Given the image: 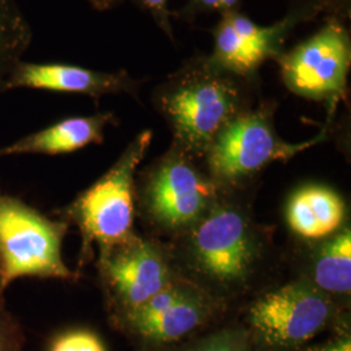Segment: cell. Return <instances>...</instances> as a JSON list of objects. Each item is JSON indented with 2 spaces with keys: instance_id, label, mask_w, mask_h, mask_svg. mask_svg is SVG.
<instances>
[{
  "instance_id": "1",
  "label": "cell",
  "mask_w": 351,
  "mask_h": 351,
  "mask_svg": "<svg viewBox=\"0 0 351 351\" xmlns=\"http://www.w3.org/2000/svg\"><path fill=\"white\" fill-rule=\"evenodd\" d=\"M258 88L215 68L207 55H197L155 88L152 101L171 128L176 147L194 158L204 156L223 128L250 110Z\"/></svg>"
},
{
  "instance_id": "2",
  "label": "cell",
  "mask_w": 351,
  "mask_h": 351,
  "mask_svg": "<svg viewBox=\"0 0 351 351\" xmlns=\"http://www.w3.org/2000/svg\"><path fill=\"white\" fill-rule=\"evenodd\" d=\"M151 139V130L139 133L107 173L59 211L60 220L78 226L82 234V258L94 242L104 249L134 236V177Z\"/></svg>"
},
{
  "instance_id": "3",
  "label": "cell",
  "mask_w": 351,
  "mask_h": 351,
  "mask_svg": "<svg viewBox=\"0 0 351 351\" xmlns=\"http://www.w3.org/2000/svg\"><path fill=\"white\" fill-rule=\"evenodd\" d=\"M189 230L188 263L203 282L230 293L250 280L262 247L245 213L233 206L216 203Z\"/></svg>"
},
{
  "instance_id": "4",
  "label": "cell",
  "mask_w": 351,
  "mask_h": 351,
  "mask_svg": "<svg viewBox=\"0 0 351 351\" xmlns=\"http://www.w3.org/2000/svg\"><path fill=\"white\" fill-rule=\"evenodd\" d=\"M68 230L25 202L0 194V297L20 277L75 280L62 256Z\"/></svg>"
},
{
  "instance_id": "5",
  "label": "cell",
  "mask_w": 351,
  "mask_h": 351,
  "mask_svg": "<svg viewBox=\"0 0 351 351\" xmlns=\"http://www.w3.org/2000/svg\"><path fill=\"white\" fill-rule=\"evenodd\" d=\"M275 104L264 101L241 113L213 139L204 159L216 181L237 184L275 162H287L326 139L323 130L315 138L289 143L280 138L275 124Z\"/></svg>"
},
{
  "instance_id": "6",
  "label": "cell",
  "mask_w": 351,
  "mask_h": 351,
  "mask_svg": "<svg viewBox=\"0 0 351 351\" xmlns=\"http://www.w3.org/2000/svg\"><path fill=\"white\" fill-rule=\"evenodd\" d=\"M278 73L290 93L326 103L329 114L346 98L351 68V34L346 21L326 19L313 36L277 58Z\"/></svg>"
},
{
  "instance_id": "7",
  "label": "cell",
  "mask_w": 351,
  "mask_h": 351,
  "mask_svg": "<svg viewBox=\"0 0 351 351\" xmlns=\"http://www.w3.org/2000/svg\"><path fill=\"white\" fill-rule=\"evenodd\" d=\"M329 295L307 281L277 289L254 302L247 314L254 351H295L335 320Z\"/></svg>"
},
{
  "instance_id": "8",
  "label": "cell",
  "mask_w": 351,
  "mask_h": 351,
  "mask_svg": "<svg viewBox=\"0 0 351 351\" xmlns=\"http://www.w3.org/2000/svg\"><path fill=\"white\" fill-rule=\"evenodd\" d=\"M151 220L165 230H189L216 204L213 181L173 147L151 169L143 197Z\"/></svg>"
},
{
  "instance_id": "9",
  "label": "cell",
  "mask_w": 351,
  "mask_h": 351,
  "mask_svg": "<svg viewBox=\"0 0 351 351\" xmlns=\"http://www.w3.org/2000/svg\"><path fill=\"white\" fill-rule=\"evenodd\" d=\"M215 313L216 306L210 295L188 284L172 281L113 326L133 339L139 349L160 350L198 333Z\"/></svg>"
},
{
  "instance_id": "10",
  "label": "cell",
  "mask_w": 351,
  "mask_h": 351,
  "mask_svg": "<svg viewBox=\"0 0 351 351\" xmlns=\"http://www.w3.org/2000/svg\"><path fill=\"white\" fill-rule=\"evenodd\" d=\"M303 23L306 19L293 10L268 26L258 25L241 8L220 14L211 29L213 47L207 59L223 72L261 85L263 64L276 60L293 30Z\"/></svg>"
},
{
  "instance_id": "11",
  "label": "cell",
  "mask_w": 351,
  "mask_h": 351,
  "mask_svg": "<svg viewBox=\"0 0 351 351\" xmlns=\"http://www.w3.org/2000/svg\"><path fill=\"white\" fill-rule=\"evenodd\" d=\"M98 265L112 323L150 301L172 282L163 252L136 236L101 249Z\"/></svg>"
},
{
  "instance_id": "12",
  "label": "cell",
  "mask_w": 351,
  "mask_h": 351,
  "mask_svg": "<svg viewBox=\"0 0 351 351\" xmlns=\"http://www.w3.org/2000/svg\"><path fill=\"white\" fill-rule=\"evenodd\" d=\"M142 81L126 71L103 72L69 64L21 63L10 77L5 91L39 88L55 93L86 95L98 101L104 95L128 94L138 98Z\"/></svg>"
},
{
  "instance_id": "13",
  "label": "cell",
  "mask_w": 351,
  "mask_h": 351,
  "mask_svg": "<svg viewBox=\"0 0 351 351\" xmlns=\"http://www.w3.org/2000/svg\"><path fill=\"white\" fill-rule=\"evenodd\" d=\"M116 124L111 112L95 113L91 116H78L42 129L16 141L12 145L0 149V158L24 154L60 155L81 150L88 145H101L104 130Z\"/></svg>"
},
{
  "instance_id": "14",
  "label": "cell",
  "mask_w": 351,
  "mask_h": 351,
  "mask_svg": "<svg viewBox=\"0 0 351 351\" xmlns=\"http://www.w3.org/2000/svg\"><path fill=\"white\" fill-rule=\"evenodd\" d=\"M345 211V203L335 190L308 185L290 197L287 219L291 230L302 239H322L339 230Z\"/></svg>"
},
{
  "instance_id": "15",
  "label": "cell",
  "mask_w": 351,
  "mask_h": 351,
  "mask_svg": "<svg viewBox=\"0 0 351 351\" xmlns=\"http://www.w3.org/2000/svg\"><path fill=\"white\" fill-rule=\"evenodd\" d=\"M313 285L324 294L349 295L351 289V233L345 229L326 242L315 255Z\"/></svg>"
},
{
  "instance_id": "16",
  "label": "cell",
  "mask_w": 351,
  "mask_h": 351,
  "mask_svg": "<svg viewBox=\"0 0 351 351\" xmlns=\"http://www.w3.org/2000/svg\"><path fill=\"white\" fill-rule=\"evenodd\" d=\"M33 39V30L17 0H0V93Z\"/></svg>"
},
{
  "instance_id": "17",
  "label": "cell",
  "mask_w": 351,
  "mask_h": 351,
  "mask_svg": "<svg viewBox=\"0 0 351 351\" xmlns=\"http://www.w3.org/2000/svg\"><path fill=\"white\" fill-rule=\"evenodd\" d=\"M180 351H254V348L247 329L224 328Z\"/></svg>"
},
{
  "instance_id": "18",
  "label": "cell",
  "mask_w": 351,
  "mask_h": 351,
  "mask_svg": "<svg viewBox=\"0 0 351 351\" xmlns=\"http://www.w3.org/2000/svg\"><path fill=\"white\" fill-rule=\"evenodd\" d=\"M289 10L301 13L307 23L320 16L349 21L351 19V0H290Z\"/></svg>"
},
{
  "instance_id": "19",
  "label": "cell",
  "mask_w": 351,
  "mask_h": 351,
  "mask_svg": "<svg viewBox=\"0 0 351 351\" xmlns=\"http://www.w3.org/2000/svg\"><path fill=\"white\" fill-rule=\"evenodd\" d=\"M49 351H107L98 335L88 329H69L55 336Z\"/></svg>"
},
{
  "instance_id": "20",
  "label": "cell",
  "mask_w": 351,
  "mask_h": 351,
  "mask_svg": "<svg viewBox=\"0 0 351 351\" xmlns=\"http://www.w3.org/2000/svg\"><path fill=\"white\" fill-rule=\"evenodd\" d=\"M242 0H185L182 8L173 12L176 19L191 23L199 14L219 13L224 14L241 8Z\"/></svg>"
},
{
  "instance_id": "21",
  "label": "cell",
  "mask_w": 351,
  "mask_h": 351,
  "mask_svg": "<svg viewBox=\"0 0 351 351\" xmlns=\"http://www.w3.org/2000/svg\"><path fill=\"white\" fill-rule=\"evenodd\" d=\"M25 336L19 320L7 308L0 297V351H24Z\"/></svg>"
},
{
  "instance_id": "22",
  "label": "cell",
  "mask_w": 351,
  "mask_h": 351,
  "mask_svg": "<svg viewBox=\"0 0 351 351\" xmlns=\"http://www.w3.org/2000/svg\"><path fill=\"white\" fill-rule=\"evenodd\" d=\"M142 11L150 14L156 26L167 37L175 42V33L172 25L173 12L169 10V0H133Z\"/></svg>"
},
{
  "instance_id": "23",
  "label": "cell",
  "mask_w": 351,
  "mask_h": 351,
  "mask_svg": "<svg viewBox=\"0 0 351 351\" xmlns=\"http://www.w3.org/2000/svg\"><path fill=\"white\" fill-rule=\"evenodd\" d=\"M303 351H351V339L349 332L342 330L336 339H330L323 345L310 346Z\"/></svg>"
},
{
  "instance_id": "24",
  "label": "cell",
  "mask_w": 351,
  "mask_h": 351,
  "mask_svg": "<svg viewBox=\"0 0 351 351\" xmlns=\"http://www.w3.org/2000/svg\"><path fill=\"white\" fill-rule=\"evenodd\" d=\"M88 4L97 11H108L121 4L124 0H86Z\"/></svg>"
}]
</instances>
